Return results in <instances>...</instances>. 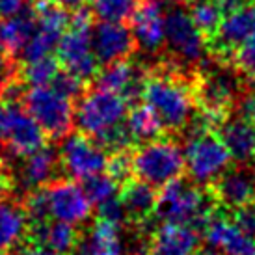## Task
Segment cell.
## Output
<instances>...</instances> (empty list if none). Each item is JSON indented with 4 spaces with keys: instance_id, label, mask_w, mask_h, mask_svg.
I'll return each instance as SVG.
<instances>
[{
    "instance_id": "obj_1",
    "label": "cell",
    "mask_w": 255,
    "mask_h": 255,
    "mask_svg": "<svg viewBox=\"0 0 255 255\" xmlns=\"http://www.w3.org/2000/svg\"><path fill=\"white\" fill-rule=\"evenodd\" d=\"M127 116L128 101L125 97L103 88H93L78 101L75 123L82 134L95 140L103 149L118 153L128 151L134 142L125 125Z\"/></svg>"
},
{
    "instance_id": "obj_2",
    "label": "cell",
    "mask_w": 255,
    "mask_h": 255,
    "mask_svg": "<svg viewBox=\"0 0 255 255\" xmlns=\"http://www.w3.org/2000/svg\"><path fill=\"white\" fill-rule=\"evenodd\" d=\"M142 99L153 108L166 130H183L190 125L196 112L194 75H183L179 67H156L147 71Z\"/></svg>"
},
{
    "instance_id": "obj_3",
    "label": "cell",
    "mask_w": 255,
    "mask_h": 255,
    "mask_svg": "<svg viewBox=\"0 0 255 255\" xmlns=\"http://www.w3.org/2000/svg\"><path fill=\"white\" fill-rule=\"evenodd\" d=\"M218 207L209 188L203 190L184 179H177L160 188L155 216L166 226L203 229Z\"/></svg>"
},
{
    "instance_id": "obj_4",
    "label": "cell",
    "mask_w": 255,
    "mask_h": 255,
    "mask_svg": "<svg viewBox=\"0 0 255 255\" xmlns=\"http://www.w3.org/2000/svg\"><path fill=\"white\" fill-rule=\"evenodd\" d=\"M93 32V13L86 7L75 9L71 24L56 47L60 67L65 73L77 77L82 82H88L97 77L99 60L95 56L92 43Z\"/></svg>"
},
{
    "instance_id": "obj_5",
    "label": "cell",
    "mask_w": 255,
    "mask_h": 255,
    "mask_svg": "<svg viewBox=\"0 0 255 255\" xmlns=\"http://www.w3.org/2000/svg\"><path fill=\"white\" fill-rule=\"evenodd\" d=\"M184 153L171 140H153L132 153V175L155 188H162L183 177Z\"/></svg>"
},
{
    "instance_id": "obj_6",
    "label": "cell",
    "mask_w": 255,
    "mask_h": 255,
    "mask_svg": "<svg viewBox=\"0 0 255 255\" xmlns=\"http://www.w3.org/2000/svg\"><path fill=\"white\" fill-rule=\"evenodd\" d=\"M24 110L41 125V128L50 138H65L71 134L75 125L77 107L75 99L62 93L54 86L30 88L22 95Z\"/></svg>"
},
{
    "instance_id": "obj_7",
    "label": "cell",
    "mask_w": 255,
    "mask_h": 255,
    "mask_svg": "<svg viewBox=\"0 0 255 255\" xmlns=\"http://www.w3.org/2000/svg\"><path fill=\"white\" fill-rule=\"evenodd\" d=\"M231 160L233 158L216 130H201L188 136L184 145V164L192 181L198 184H213L229 170Z\"/></svg>"
},
{
    "instance_id": "obj_8",
    "label": "cell",
    "mask_w": 255,
    "mask_h": 255,
    "mask_svg": "<svg viewBox=\"0 0 255 255\" xmlns=\"http://www.w3.org/2000/svg\"><path fill=\"white\" fill-rule=\"evenodd\" d=\"M239 82L226 71H207L194 77V97L199 114L218 128L229 118Z\"/></svg>"
},
{
    "instance_id": "obj_9",
    "label": "cell",
    "mask_w": 255,
    "mask_h": 255,
    "mask_svg": "<svg viewBox=\"0 0 255 255\" xmlns=\"http://www.w3.org/2000/svg\"><path fill=\"white\" fill-rule=\"evenodd\" d=\"M58 158L69 177L75 181H88L107 171L110 156L95 140L78 132L65 136Z\"/></svg>"
},
{
    "instance_id": "obj_10",
    "label": "cell",
    "mask_w": 255,
    "mask_h": 255,
    "mask_svg": "<svg viewBox=\"0 0 255 255\" xmlns=\"http://www.w3.org/2000/svg\"><path fill=\"white\" fill-rule=\"evenodd\" d=\"M50 220L82 226L92 216V201L86 196L84 186L75 179H54L45 186Z\"/></svg>"
},
{
    "instance_id": "obj_11",
    "label": "cell",
    "mask_w": 255,
    "mask_h": 255,
    "mask_svg": "<svg viewBox=\"0 0 255 255\" xmlns=\"http://www.w3.org/2000/svg\"><path fill=\"white\" fill-rule=\"evenodd\" d=\"M166 43L175 62L194 65L203 56L207 39L194 24L188 11L173 7L166 15Z\"/></svg>"
},
{
    "instance_id": "obj_12",
    "label": "cell",
    "mask_w": 255,
    "mask_h": 255,
    "mask_svg": "<svg viewBox=\"0 0 255 255\" xmlns=\"http://www.w3.org/2000/svg\"><path fill=\"white\" fill-rule=\"evenodd\" d=\"M252 36H255V4L226 15L218 32L207 41V47L216 62L229 65L235 50Z\"/></svg>"
},
{
    "instance_id": "obj_13",
    "label": "cell",
    "mask_w": 255,
    "mask_h": 255,
    "mask_svg": "<svg viewBox=\"0 0 255 255\" xmlns=\"http://www.w3.org/2000/svg\"><path fill=\"white\" fill-rule=\"evenodd\" d=\"M47 138V132L24 110V107L19 103H7V128L4 143L11 155L19 158L32 155L45 147Z\"/></svg>"
},
{
    "instance_id": "obj_14",
    "label": "cell",
    "mask_w": 255,
    "mask_h": 255,
    "mask_svg": "<svg viewBox=\"0 0 255 255\" xmlns=\"http://www.w3.org/2000/svg\"><path fill=\"white\" fill-rule=\"evenodd\" d=\"M214 201L226 211H237L255 203V173L246 166L229 170L207 186Z\"/></svg>"
},
{
    "instance_id": "obj_15",
    "label": "cell",
    "mask_w": 255,
    "mask_h": 255,
    "mask_svg": "<svg viewBox=\"0 0 255 255\" xmlns=\"http://www.w3.org/2000/svg\"><path fill=\"white\" fill-rule=\"evenodd\" d=\"M92 43L99 64L110 65L128 60L136 49V39L127 24L116 21H101L93 26Z\"/></svg>"
},
{
    "instance_id": "obj_16",
    "label": "cell",
    "mask_w": 255,
    "mask_h": 255,
    "mask_svg": "<svg viewBox=\"0 0 255 255\" xmlns=\"http://www.w3.org/2000/svg\"><path fill=\"white\" fill-rule=\"evenodd\" d=\"M136 45L145 52H156L166 43V15L158 0H140L130 17Z\"/></svg>"
},
{
    "instance_id": "obj_17",
    "label": "cell",
    "mask_w": 255,
    "mask_h": 255,
    "mask_svg": "<svg viewBox=\"0 0 255 255\" xmlns=\"http://www.w3.org/2000/svg\"><path fill=\"white\" fill-rule=\"evenodd\" d=\"M145 78H147L145 69L128 60H123V62L105 65V69L97 75V88L118 93L130 103L142 97Z\"/></svg>"
},
{
    "instance_id": "obj_18",
    "label": "cell",
    "mask_w": 255,
    "mask_h": 255,
    "mask_svg": "<svg viewBox=\"0 0 255 255\" xmlns=\"http://www.w3.org/2000/svg\"><path fill=\"white\" fill-rule=\"evenodd\" d=\"M203 235L211 248L226 252L229 255L242 254L255 242L242 233L241 227L235 224L231 216L222 213V207H218L216 213L207 220V224L203 226Z\"/></svg>"
},
{
    "instance_id": "obj_19",
    "label": "cell",
    "mask_w": 255,
    "mask_h": 255,
    "mask_svg": "<svg viewBox=\"0 0 255 255\" xmlns=\"http://www.w3.org/2000/svg\"><path fill=\"white\" fill-rule=\"evenodd\" d=\"M199 239L196 229L184 226H162L149 237L145 255H194Z\"/></svg>"
},
{
    "instance_id": "obj_20",
    "label": "cell",
    "mask_w": 255,
    "mask_h": 255,
    "mask_svg": "<svg viewBox=\"0 0 255 255\" xmlns=\"http://www.w3.org/2000/svg\"><path fill=\"white\" fill-rule=\"evenodd\" d=\"M28 235L32 242L43 248H49L62 255L73 254L80 242V233L77 226L58 222V220H47L41 224H30Z\"/></svg>"
},
{
    "instance_id": "obj_21",
    "label": "cell",
    "mask_w": 255,
    "mask_h": 255,
    "mask_svg": "<svg viewBox=\"0 0 255 255\" xmlns=\"http://www.w3.org/2000/svg\"><path fill=\"white\" fill-rule=\"evenodd\" d=\"M233 160L241 166L255 160V128L244 118H227L216 128Z\"/></svg>"
},
{
    "instance_id": "obj_22",
    "label": "cell",
    "mask_w": 255,
    "mask_h": 255,
    "mask_svg": "<svg viewBox=\"0 0 255 255\" xmlns=\"http://www.w3.org/2000/svg\"><path fill=\"white\" fill-rule=\"evenodd\" d=\"M120 199L127 213V220L134 222V224H145L151 216H155L158 194H156L155 186L134 177L123 183Z\"/></svg>"
},
{
    "instance_id": "obj_23",
    "label": "cell",
    "mask_w": 255,
    "mask_h": 255,
    "mask_svg": "<svg viewBox=\"0 0 255 255\" xmlns=\"http://www.w3.org/2000/svg\"><path fill=\"white\" fill-rule=\"evenodd\" d=\"M75 255H123L120 226L99 218L80 239Z\"/></svg>"
},
{
    "instance_id": "obj_24",
    "label": "cell",
    "mask_w": 255,
    "mask_h": 255,
    "mask_svg": "<svg viewBox=\"0 0 255 255\" xmlns=\"http://www.w3.org/2000/svg\"><path fill=\"white\" fill-rule=\"evenodd\" d=\"M36 32V19L32 9L21 13L0 19V49L4 50L7 58H13L17 54H22L24 47L28 45Z\"/></svg>"
},
{
    "instance_id": "obj_25",
    "label": "cell",
    "mask_w": 255,
    "mask_h": 255,
    "mask_svg": "<svg viewBox=\"0 0 255 255\" xmlns=\"http://www.w3.org/2000/svg\"><path fill=\"white\" fill-rule=\"evenodd\" d=\"M58 162H60V158L47 147L24 156L21 170H19V181H21L22 188L32 192L50 184L54 181L52 177H54Z\"/></svg>"
},
{
    "instance_id": "obj_26",
    "label": "cell",
    "mask_w": 255,
    "mask_h": 255,
    "mask_svg": "<svg viewBox=\"0 0 255 255\" xmlns=\"http://www.w3.org/2000/svg\"><path fill=\"white\" fill-rule=\"evenodd\" d=\"M30 220L24 207L0 203V255L9 254L28 235Z\"/></svg>"
},
{
    "instance_id": "obj_27",
    "label": "cell",
    "mask_w": 255,
    "mask_h": 255,
    "mask_svg": "<svg viewBox=\"0 0 255 255\" xmlns=\"http://www.w3.org/2000/svg\"><path fill=\"white\" fill-rule=\"evenodd\" d=\"M32 13L36 19V30L54 37L58 41L62 39V36L67 32L69 24H71L67 9L56 4L54 0H34Z\"/></svg>"
},
{
    "instance_id": "obj_28",
    "label": "cell",
    "mask_w": 255,
    "mask_h": 255,
    "mask_svg": "<svg viewBox=\"0 0 255 255\" xmlns=\"http://www.w3.org/2000/svg\"><path fill=\"white\" fill-rule=\"evenodd\" d=\"M125 125H127L128 132H130L134 142H145V143L158 140L162 136L164 130H166L162 121L158 120V116L155 114V110L149 108L145 103L128 110Z\"/></svg>"
},
{
    "instance_id": "obj_29",
    "label": "cell",
    "mask_w": 255,
    "mask_h": 255,
    "mask_svg": "<svg viewBox=\"0 0 255 255\" xmlns=\"http://www.w3.org/2000/svg\"><path fill=\"white\" fill-rule=\"evenodd\" d=\"M22 80L30 88H39V86H50L56 77L60 75V62L58 58L45 56L37 58L32 62H24L22 67Z\"/></svg>"
},
{
    "instance_id": "obj_30",
    "label": "cell",
    "mask_w": 255,
    "mask_h": 255,
    "mask_svg": "<svg viewBox=\"0 0 255 255\" xmlns=\"http://www.w3.org/2000/svg\"><path fill=\"white\" fill-rule=\"evenodd\" d=\"M190 17L207 41L218 32L224 21V13L214 0H198L196 4H192Z\"/></svg>"
},
{
    "instance_id": "obj_31",
    "label": "cell",
    "mask_w": 255,
    "mask_h": 255,
    "mask_svg": "<svg viewBox=\"0 0 255 255\" xmlns=\"http://www.w3.org/2000/svg\"><path fill=\"white\" fill-rule=\"evenodd\" d=\"M84 192L86 196L90 198L92 205H95L97 209L103 205L110 203L112 199L118 198V188H120V183L112 179L108 173H99L95 177L84 181Z\"/></svg>"
},
{
    "instance_id": "obj_32",
    "label": "cell",
    "mask_w": 255,
    "mask_h": 255,
    "mask_svg": "<svg viewBox=\"0 0 255 255\" xmlns=\"http://www.w3.org/2000/svg\"><path fill=\"white\" fill-rule=\"evenodd\" d=\"M140 0H93V11L101 21L123 22L132 17Z\"/></svg>"
},
{
    "instance_id": "obj_33",
    "label": "cell",
    "mask_w": 255,
    "mask_h": 255,
    "mask_svg": "<svg viewBox=\"0 0 255 255\" xmlns=\"http://www.w3.org/2000/svg\"><path fill=\"white\" fill-rule=\"evenodd\" d=\"M229 65H233L235 71L248 77L250 80H255V36H252L235 50Z\"/></svg>"
},
{
    "instance_id": "obj_34",
    "label": "cell",
    "mask_w": 255,
    "mask_h": 255,
    "mask_svg": "<svg viewBox=\"0 0 255 255\" xmlns=\"http://www.w3.org/2000/svg\"><path fill=\"white\" fill-rule=\"evenodd\" d=\"M108 175L116 179L118 183H127L132 179V153L128 151H118L108 158Z\"/></svg>"
},
{
    "instance_id": "obj_35",
    "label": "cell",
    "mask_w": 255,
    "mask_h": 255,
    "mask_svg": "<svg viewBox=\"0 0 255 255\" xmlns=\"http://www.w3.org/2000/svg\"><path fill=\"white\" fill-rule=\"evenodd\" d=\"M231 218L235 220L237 226L241 227L242 233L246 235V237H250L252 241H255V203L233 211Z\"/></svg>"
},
{
    "instance_id": "obj_36",
    "label": "cell",
    "mask_w": 255,
    "mask_h": 255,
    "mask_svg": "<svg viewBox=\"0 0 255 255\" xmlns=\"http://www.w3.org/2000/svg\"><path fill=\"white\" fill-rule=\"evenodd\" d=\"M24 9V0H0V19H7L21 13Z\"/></svg>"
},
{
    "instance_id": "obj_37",
    "label": "cell",
    "mask_w": 255,
    "mask_h": 255,
    "mask_svg": "<svg viewBox=\"0 0 255 255\" xmlns=\"http://www.w3.org/2000/svg\"><path fill=\"white\" fill-rule=\"evenodd\" d=\"M218 7L222 9V13L224 17L229 13H233L237 9H242V7L250 6V4H254V0H214Z\"/></svg>"
},
{
    "instance_id": "obj_38",
    "label": "cell",
    "mask_w": 255,
    "mask_h": 255,
    "mask_svg": "<svg viewBox=\"0 0 255 255\" xmlns=\"http://www.w3.org/2000/svg\"><path fill=\"white\" fill-rule=\"evenodd\" d=\"M242 112H244V120L255 128V92H252L242 103Z\"/></svg>"
},
{
    "instance_id": "obj_39",
    "label": "cell",
    "mask_w": 255,
    "mask_h": 255,
    "mask_svg": "<svg viewBox=\"0 0 255 255\" xmlns=\"http://www.w3.org/2000/svg\"><path fill=\"white\" fill-rule=\"evenodd\" d=\"M9 190H11V181H9L7 173L2 170V166H0V203H4V201H6Z\"/></svg>"
},
{
    "instance_id": "obj_40",
    "label": "cell",
    "mask_w": 255,
    "mask_h": 255,
    "mask_svg": "<svg viewBox=\"0 0 255 255\" xmlns=\"http://www.w3.org/2000/svg\"><path fill=\"white\" fill-rule=\"evenodd\" d=\"M19 255H62L58 254V252H52V250L49 248H43V246H37V244H30V246H26V248H22V252Z\"/></svg>"
},
{
    "instance_id": "obj_41",
    "label": "cell",
    "mask_w": 255,
    "mask_h": 255,
    "mask_svg": "<svg viewBox=\"0 0 255 255\" xmlns=\"http://www.w3.org/2000/svg\"><path fill=\"white\" fill-rule=\"evenodd\" d=\"M6 128H7V105L0 101V143L6 140Z\"/></svg>"
},
{
    "instance_id": "obj_42",
    "label": "cell",
    "mask_w": 255,
    "mask_h": 255,
    "mask_svg": "<svg viewBox=\"0 0 255 255\" xmlns=\"http://www.w3.org/2000/svg\"><path fill=\"white\" fill-rule=\"evenodd\" d=\"M9 58L4 54V50L0 49V75H6L7 78H11V75H9Z\"/></svg>"
},
{
    "instance_id": "obj_43",
    "label": "cell",
    "mask_w": 255,
    "mask_h": 255,
    "mask_svg": "<svg viewBox=\"0 0 255 255\" xmlns=\"http://www.w3.org/2000/svg\"><path fill=\"white\" fill-rule=\"evenodd\" d=\"M56 4H60L62 7L65 9H78L80 4H82V0H54Z\"/></svg>"
},
{
    "instance_id": "obj_44",
    "label": "cell",
    "mask_w": 255,
    "mask_h": 255,
    "mask_svg": "<svg viewBox=\"0 0 255 255\" xmlns=\"http://www.w3.org/2000/svg\"><path fill=\"white\" fill-rule=\"evenodd\" d=\"M194 255H222V254L214 248H198L194 252Z\"/></svg>"
},
{
    "instance_id": "obj_45",
    "label": "cell",
    "mask_w": 255,
    "mask_h": 255,
    "mask_svg": "<svg viewBox=\"0 0 255 255\" xmlns=\"http://www.w3.org/2000/svg\"><path fill=\"white\" fill-rule=\"evenodd\" d=\"M160 2H168V4H196L198 0H160Z\"/></svg>"
},
{
    "instance_id": "obj_46",
    "label": "cell",
    "mask_w": 255,
    "mask_h": 255,
    "mask_svg": "<svg viewBox=\"0 0 255 255\" xmlns=\"http://www.w3.org/2000/svg\"><path fill=\"white\" fill-rule=\"evenodd\" d=\"M239 255H255V242L250 246L248 250H244V252H242V254H239Z\"/></svg>"
},
{
    "instance_id": "obj_47",
    "label": "cell",
    "mask_w": 255,
    "mask_h": 255,
    "mask_svg": "<svg viewBox=\"0 0 255 255\" xmlns=\"http://www.w3.org/2000/svg\"><path fill=\"white\" fill-rule=\"evenodd\" d=\"M254 173H255V160H254Z\"/></svg>"
}]
</instances>
